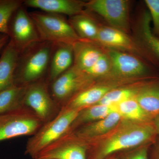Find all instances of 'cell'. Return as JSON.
<instances>
[{
    "label": "cell",
    "mask_w": 159,
    "mask_h": 159,
    "mask_svg": "<svg viewBox=\"0 0 159 159\" xmlns=\"http://www.w3.org/2000/svg\"><path fill=\"white\" fill-rule=\"evenodd\" d=\"M156 134L152 122L122 119L119 125L99 142L87 143V159H105L117 152L143 146Z\"/></svg>",
    "instance_id": "obj_1"
},
{
    "label": "cell",
    "mask_w": 159,
    "mask_h": 159,
    "mask_svg": "<svg viewBox=\"0 0 159 159\" xmlns=\"http://www.w3.org/2000/svg\"><path fill=\"white\" fill-rule=\"evenodd\" d=\"M54 43L40 41L20 52L14 74V85L26 86L46 80Z\"/></svg>",
    "instance_id": "obj_2"
},
{
    "label": "cell",
    "mask_w": 159,
    "mask_h": 159,
    "mask_svg": "<svg viewBox=\"0 0 159 159\" xmlns=\"http://www.w3.org/2000/svg\"><path fill=\"white\" fill-rule=\"evenodd\" d=\"M77 109H61L55 118L44 123L26 145L25 154L35 159L45 148L70 130L80 111Z\"/></svg>",
    "instance_id": "obj_3"
},
{
    "label": "cell",
    "mask_w": 159,
    "mask_h": 159,
    "mask_svg": "<svg viewBox=\"0 0 159 159\" xmlns=\"http://www.w3.org/2000/svg\"><path fill=\"white\" fill-rule=\"evenodd\" d=\"M104 48L112 65L110 76L135 81L159 77V70L140 57L125 51Z\"/></svg>",
    "instance_id": "obj_4"
},
{
    "label": "cell",
    "mask_w": 159,
    "mask_h": 159,
    "mask_svg": "<svg viewBox=\"0 0 159 159\" xmlns=\"http://www.w3.org/2000/svg\"><path fill=\"white\" fill-rule=\"evenodd\" d=\"M29 13L42 41L73 45L81 39L64 16L42 11Z\"/></svg>",
    "instance_id": "obj_5"
},
{
    "label": "cell",
    "mask_w": 159,
    "mask_h": 159,
    "mask_svg": "<svg viewBox=\"0 0 159 159\" xmlns=\"http://www.w3.org/2000/svg\"><path fill=\"white\" fill-rule=\"evenodd\" d=\"M131 3L129 0H90L85 2V8L109 27L131 34Z\"/></svg>",
    "instance_id": "obj_6"
},
{
    "label": "cell",
    "mask_w": 159,
    "mask_h": 159,
    "mask_svg": "<svg viewBox=\"0 0 159 159\" xmlns=\"http://www.w3.org/2000/svg\"><path fill=\"white\" fill-rule=\"evenodd\" d=\"M73 65L49 84L52 98L61 109L69 100L96 81Z\"/></svg>",
    "instance_id": "obj_7"
},
{
    "label": "cell",
    "mask_w": 159,
    "mask_h": 159,
    "mask_svg": "<svg viewBox=\"0 0 159 159\" xmlns=\"http://www.w3.org/2000/svg\"><path fill=\"white\" fill-rule=\"evenodd\" d=\"M46 80L26 86L24 98V107L32 111L45 123L55 118L61 109L52 98Z\"/></svg>",
    "instance_id": "obj_8"
},
{
    "label": "cell",
    "mask_w": 159,
    "mask_h": 159,
    "mask_svg": "<svg viewBox=\"0 0 159 159\" xmlns=\"http://www.w3.org/2000/svg\"><path fill=\"white\" fill-rule=\"evenodd\" d=\"M43 123L29 109L25 108L0 115V142L32 136Z\"/></svg>",
    "instance_id": "obj_9"
},
{
    "label": "cell",
    "mask_w": 159,
    "mask_h": 159,
    "mask_svg": "<svg viewBox=\"0 0 159 159\" xmlns=\"http://www.w3.org/2000/svg\"><path fill=\"white\" fill-rule=\"evenodd\" d=\"M131 35L147 53L151 64L159 70V38L152 32L150 15L145 6L137 9L131 19Z\"/></svg>",
    "instance_id": "obj_10"
},
{
    "label": "cell",
    "mask_w": 159,
    "mask_h": 159,
    "mask_svg": "<svg viewBox=\"0 0 159 159\" xmlns=\"http://www.w3.org/2000/svg\"><path fill=\"white\" fill-rule=\"evenodd\" d=\"M8 31L9 40L20 53L42 41L34 22L23 4L11 16Z\"/></svg>",
    "instance_id": "obj_11"
},
{
    "label": "cell",
    "mask_w": 159,
    "mask_h": 159,
    "mask_svg": "<svg viewBox=\"0 0 159 159\" xmlns=\"http://www.w3.org/2000/svg\"><path fill=\"white\" fill-rule=\"evenodd\" d=\"M127 84L124 80L111 77L96 80L92 85L75 95L61 109H82L95 105L111 90Z\"/></svg>",
    "instance_id": "obj_12"
},
{
    "label": "cell",
    "mask_w": 159,
    "mask_h": 159,
    "mask_svg": "<svg viewBox=\"0 0 159 159\" xmlns=\"http://www.w3.org/2000/svg\"><path fill=\"white\" fill-rule=\"evenodd\" d=\"M87 143L68 132L43 149L36 159H87Z\"/></svg>",
    "instance_id": "obj_13"
},
{
    "label": "cell",
    "mask_w": 159,
    "mask_h": 159,
    "mask_svg": "<svg viewBox=\"0 0 159 159\" xmlns=\"http://www.w3.org/2000/svg\"><path fill=\"white\" fill-rule=\"evenodd\" d=\"M95 42L105 48L117 49L134 54L152 65L147 53L131 34L112 29L102 22L100 24L98 38Z\"/></svg>",
    "instance_id": "obj_14"
},
{
    "label": "cell",
    "mask_w": 159,
    "mask_h": 159,
    "mask_svg": "<svg viewBox=\"0 0 159 159\" xmlns=\"http://www.w3.org/2000/svg\"><path fill=\"white\" fill-rule=\"evenodd\" d=\"M122 119L119 113L115 111L104 119L81 125L70 132L78 139L89 142L108 134L119 125Z\"/></svg>",
    "instance_id": "obj_15"
},
{
    "label": "cell",
    "mask_w": 159,
    "mask_h": 159,
    "mask_svg": "<svg viewBox=\"0 0 159 159\" xmlns=\"http://www.w3.org/2000/svg\"><path fill=\"white\" fill-rule=\"evenodd\" d=\"M85 1L80 0H25L23 6L44 12L67 15L69 17L85 12Z\"/></svg>",
    "instance_id": "obj_16"
},
{
    "label": "cell",
    "mask_w": 159,
    "mask_h": 159,
    "mask_svg": "<svg viewBox=\"0 0 159 159\" xmlns=\"http://www.w3.org/2000/svg\"><path fill=\"white\" fill-rule=\"evenodd\" d=\"M74 64L85 71L94 65L105 53V48L95 42L80 39L73 44Z\"/></svg>",
    "instance_id": "obj_17"
},
{
    "label": "cell",
    "mask_w": 159,
    "mask_h": 159,
    "mask_svg": "<svg viewBox=\"0 0 159 159\" xmlns=\"http://www.w3.org/2000/svg\"><path fill=\"white\" fill-rule=\"evenodd\" d=\"M73 45L54 43L46 80L49 84L73 65Z\"/></svg>",
    "instance_id": "obj_18"
},
{
    "label": "cell",
    "mask_w": 159,
    "mask_h": 159,
    "mask_svg": "<svg viewBox=\"0 0 159 159\" xmlns=\"http://www.w3.org/2000/svg\"><path fill=\"white\" fill-rule=\"evenodd\" d=\"M134 98L152 120L159 115V77L143 81Z\"/></svg>",
    "instance_id": "obj_19"
},
{
    "label": "cell",
    "mask_w": 159,
    "mask_h": 159,
    "mask_svg": "<svg viewBox=\"0 0 159 159\" xmlns=\"http://www.w3.org/2000/svg\"><path fill=\"white\" fill-rule=\"evenodd\" d=\"M19 51L9 40L0 57V91L14 85V74Z\"/></svg>",
    "instance_id": "obj_20"
},
{
    "label": "cell",
    "mask_w": 159,
    "mask_h": 159,
    "mask_svg": "<svg viewBox=\"0 0 159 159\" xmlns=\"http://www.w3.org/2000/svg\"><path fill=\"white\" fill-rule=\"evenodd\" d=\"M68 20L80 39L97 40L101 22L95 15L85 10L81 14L69 17Z\"/></svg>",
    "instance_id": "obj_21"
},
{
    "label": "cell",
    "mask_w": 159,
    "mask_h": 159,
    "mask_svg": "<svg viewBox=\"0 0 159 159\" xmlns=\"http://www.w3.org/2000/svg\"><path fill=\"white\" fill-rule=\"evenodd\" d=\"M26 86L14 85L0 91V115L25 108L24 98Z\"/></svg>",
    "instance_id": "obj_22"
},
{
    "label": "cell",
    "mask_w": 159,
    "mask_h": 159,
    "mask_svg": "<svg viewBox=\"0 0 159 159\" xmlns=\"http://www.w3.org/2000/svg\"><path fill=\"white\" fill-rule=\"evenodd\" d=\"M115 111H116V107L100 104L82 109L71 125L69 132L74 130L81 125L104 119Z\"/></svg>",
    "instance_id": "obj_23"
},
{
    "label": "cell",
    "mask_w": 159,
    "mask_h": 159,
    "mask_svg": "<svg viewBox=\"0 0 159 159\" xmlns=\"http://www.w3.org/2000/svg\"><path fill=\"white\" fill-rule=\"evenodd\" d=\"M146 80L138 81L113 89L106 94L97 104L116 106L121 102L135 98L139 87L143 81Z\"/></svg>",
    "instance_id": "obj_24"
},
{
    "label": "cell",
    "mask_w": 159,
    "mask_h": 159,
    "mask_svg": "<svg viewBox=\"0 0 159 159\" xmlns=\"http://www.w3.org/2000/svg\"><path fill=\"white\" fill-rule=\"evenodd\" d=\"M116 107V111L123 120L139 122H150L152 120L134 98L121 102Z\"/></svg>",
    "instance_id": "obj_25"
},
{
    "label": "cell",
    "mask_w": 159,
    "mask_h": 159,
    "mask_svg": "<svg viewBox=\"0 0 159 159\" xmlns=\"http://www.w3.org/2000/svg\"><path fill=\"white\" fill-rule=\"evenodd\" d=\"M22 0H0V34L8 35V25L11 16L22 6Z\"/></svg>",
    "instance_id": "obj_26"
},
{
    "label": "cell",
    "mask_w": 159,
    "mask_h": 159,
    "mask_svg": "<svg viewBox=\"0 0 159 159\" xmlns=\"http://www.w3.org/2000/svg\"><path fill=\"white\" fill-rule=\"evenodd\" d=\"M112 70L111 61L105 51L104 54L93 66L84 71L92 78L97 80L109 76L111 73Z\"/></svg>",
    "instance_id": "obj_27"
},
{
    "label": "cell",
    "mask_w": 159,
    "mask_h": 159,
    "mask_svg": "<svg viewBox=\"0 0 159 159\" xmlns=\"http://www.w3.org/2000/svg\"><path fill=\"white\" fill-rule=\"evenodd\" d=\"M144 3L150 15L152 32L159 38V0H145Z\"/></svg>",
    "instance_id": "obj_28"
},
{
    "label": "cell",
    "mask_w": 159,
    "mask_h": 159,
    "mask_svg": "<svg viewBox=\"0 0 159 159\" xmlns=\"http://www.w3.org/2000/svg\"><path fill=\"white\" fill-rule=\"evenodd\" d=\"M148 147L144 145L124 154L122 159H148Z\"/></svg>",
    "instance_id": "obj_29"
},
{
    "label": "cell",
    "mask_w": 159,
    "mask_h": 159,
    "mask_svg": "<svg viewBox=\"0 0 159 159\" xmlns=\"http://www.w3.org/2000/svg\"><path fill=\"white\" fill-rule=\"evenodd\" d=\"M9 41V37L6 34H0V51L4 48Z\"/></svg>",
    "instance_id": "obj_30"
},
{
    "label": "cell",
    "mask_w": 159,
    "mask_h": 159,
    "mask_svg": "<svg viewBox=\"0 0 159 159\" xmlns=\"http://www.w3.org/2000/svg\"><path fill=\"white\" fill-rule=\"evenodd\" d=\"M152 123L157 134H159V115L152 119Z\"/></svg>",
    "instance_id": "obj_31"
},
{
    "label": "cell",
    "mask_w": 159,
    "mask_h": 159,
    "mask_svg": "<svg viewBox=\"0 0 159 159\" xmlns=\"http://www.w3.org/2000/svg\"><path fill=\"white\" fill-rule=\"evenodd\" d=\"M154 159H159V139L155 147Z\"/></svg>",
    "instance_id": "obj_32"
},
{
    "label": "cell",
    "mask_w": 159,
    "mask_h": 159,
    "mask_svg": "<svg viewBox=\"0 0 159 159\" xmlns=\"http://www.w3.org/2000/svg\"><path fill=\"white\" fill-rule=\"evenodd\" d=\"M105 159H119L118 158H117L116 157H112V158H107Z\"/></svg>",
    "instance_id": "obj_33"
},
{
    "label": "cell",
    "mask_w": 159,
    "mask_h": 159,
    "mask_svg": "<svg viewBox=\"0 0 159 159\" xmlns=\"http://www.w3.org/2000/svg\"><path fill=\"white\" fill-rule=\"evenodd\" d=\"M39 159V158H38V159Z\"/></svg>",
    "instance_id": "obj_34"
}]
</instances>
